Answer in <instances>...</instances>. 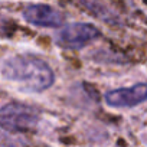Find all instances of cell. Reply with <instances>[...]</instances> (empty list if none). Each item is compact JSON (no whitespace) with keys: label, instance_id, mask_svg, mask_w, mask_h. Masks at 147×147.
<instances>
[{"label":"cell","instance_id":"cell-6","mask_svg":"<svg viewBox=\"0 0 147 147\" xmlns=\"http://www.w3.org/2000/svg\"><path fill=\"white\" fill-rule=\"evenodd\" d=\"M9 26H10V25H9V20H7L2 13H0V38L9 35V30H10Z\"/></svg>","mask_w":147,"mask_h":147},{"label":"cell","instance_id":"cell-5","mask_svg":"<svg viewBox=\"0 0 147 147\" xmlns=\"http://www.w3.org/2000/svg\"><path fill=\"white\" fill-rule=\"evenodd\" d=\"M26 22L39 28H56L63 22V15L48 5H29L23 10Z\"/></svg>","mask_w":147,"mask_h":147},{"label":"cell","instance_id":"cell-4","mask_svg":"<svg viewBox=\"0 0 147 147\" xmlns=\"http://www.w3.org/2000/svg\"><path fill=\"white\" fill-rule=\"evenodd\" d=\"M147 100V84H136L127 88H118L105 94L108 105L115 108L136 107Z\"/></svg>","mask_w":147,"mask_h":147},{"label":"cell","instance_id":"cell-7","mask_svg":"<svg viewBox=\"0 0 147 147\" xmlns=\"http://www.w3.org/2000/svg\"><path fill=\"white\" fill-rule=\"evenodd\" d=\"M143 2H144V3H146V5H147V0H143Z\"/></svg>","mask_w":147,"mask_h":147},{"label":"cell","instance_id":"cell-2","mask_svg":"<svg viewBox=\"0 0 147 147\" xmlns=\"http://www.w3.org/2000/svg\"><path fill=\"white\" fill-rule=\"evenodd\" d=\"M39 123V114L35 108L19 104L9 102L0 108V127L12 133L30 131Z\"/></svg>","mask_w":147,"mask_h":147},{"label":"cell","instance_id":"cell-3","mask_svg":"<svg viewBox=\"0 0 147 147\" xmlns=\"http://www.w3.org/2000/svg\"><path fill=\"white\" fill-rule=\"evenodd\" d=\"M100 36V30L91 23H69L58 32L55 42L63 49H82Z\"/></svg>","mask_w":147,"mask_h":147},{"label":"cell","instance_id":"cell-1","mask_svg":"<svg viewBox=\"0 0 147 147\" xmlns=\"http://www.w3.org/2000/svg\"><path fill=\"white\" fill-rule=\"evenodd\" d=\"M0 72L5 80L28 92H42L55 81L51 66L43 59L33 55H13L5 59Z\"/></svg>","mask_w":147,"mask_h":147}]
</instances>
